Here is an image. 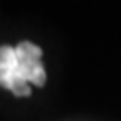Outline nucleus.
I'll return each mask as SVG.
<instances>
[{"mask_svg": "<svg viewBox=\"0 0 121 121\" xmlns=\"http://www.w3.org/2000/svg\"><path fill=\"white\" fill-rule=\"evenodd\" d=\"M20 74L25 82H32L37 87H42L45 84V69L42 66V51L39 45L32 42H20L15 47Z\"/></svg>", "mask_w": 121, "mask_h": 121, "instance_id": "1", "label": "nucleus"}, {"mask_svg": "<svg viewBox=\"0 0 121 121\" xmlns=\"http://www.w3.org/2000/svg\"><path fill=\"white\" fill-rule=\"evenodd\" d=\"M0 86L12 91L15 96H29L30 87L24 81L15 49L10 45L0 47Z\"/></svg>", "mask_w": 121, "mask_h": 121, "instance_id": "2", "label": "nucleus"}]
</instances>
